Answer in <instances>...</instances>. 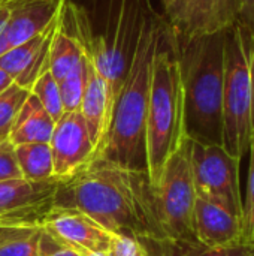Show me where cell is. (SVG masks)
<instances>
[{
  "label": "cell",
  "mask_w": 254,
  "mask_h": 256,
  "mask_svg": "<svg viewBox=\"0 0 254 256\" xmlns=\"http://www.w3.org/2000/svg\"><path fill=\"white\" fill-rule=\"evenodd\" d=\"M7 20H9V10L4 3H0V36L3 34V32L6 28Z\"/></svg>",
  "instance_id": "cell-31"
},
{
  "label": "cell",
  "mask_w": 254,
  "mask_h": 256,
  "mask_svg": "<svg viewBox=\"0 0 254 256\" xmlns=\"http://www.w3.org/2000/svg\"><path fill=\"white\" fill-rule=\"evenodd\" d=\"M37 230H40V228H16V226H3V225H0V246L7 243V242L27 237V236L36 232Z\"/></svg>",
  "instance_id": "cell-29"
},
{
  "label": "cell",
  "mask_w": 254,
  "mask_h": 256,
  "mask_svg": "<svg viewBox=\"0 0 254 256\" xmlns=\"http://www.w3.org/2000/svg\"><path fill=\"white\" fill-rule=\"evenodd\" d=\"M163 24V18L156 16L153 9L147 15L144 14L129 72L112 111L109 130L96 158L124 168L147 171L145 134L151 69Z\"/></svg>",
  "instance_id": "cell-2"
},
{
  "label": "cell",
  "mask_w": 254,
  "mask_h": 256,
  "mask_svg": "<svg viewBox=\"0 0 254 256\" xmlns=\"http://www.w3.org/2000/svg\"><path fill=\"white\" fill-rule=\"evenodd\" d=\"M39 256H81L75 249L58 243L46 231H40L39 238Z\"/></svg>",
  "instance_id": "cell-27"
},
{
  "label": "cell",
  "mask_w": 254,
  "mask_h": 256,
  "mask_svg": "<svg viewBox=\"0 0 254 256\" xmlns=\"http://www.w3.org/2000/svg\"><path fill=\"white\" fill-rule=\"evenodd\" d=\"M254 249L246 244H232V246H217V248H204V246H189L184 248L181 256H250Z\"/></svg>",
  "instance_id": "cell-26"
},
{
  "label": "cell",
  "mask_w": 254,
  "mask_h": 256,
  "mask_svg": "<svg viewBox=\"0 0 254 256\" xmlns=\"http://www.w3.org/2000/svg\"><path fill=\"white\" fill-rule=\"evenodd\" d=\"M4 2H6V0H0V3H4Z\"/></svg>",
  "instance_id": "cell-34"
},
{
  "label": "cell",
  "mask_w": 254,
  "mask_h": 256,
  "mask_svg": "<svg viewBox=\"0 0 254 256\" xmlns=\"http://www.w3.org/2000/svg\"><path fill=\"white\" fill-rule=\"evenodd\" d=\"M30 93L37 98V100L40 102L43 110L51 116V118L54 122H58L61 118V116L64 114V108H63V102H61V94H60L58 82L51 75L49 70L43 72L34 81Z\"/></svg>",
  "instance_id": "cell-21"
},
{
  "label": "cell",
  "mask_w": 254,
  "mask_h": 256,
  "mask_svg": "<svg viewBox=\"0 0 254 256\" xmlns=\"http://www.w3.org/2000/svg\"><path fill=\"white\" fill-rule=\"evenodd\" d=\"M166 252L136 238L114 236V242L108 256H165Z\"/></svg>",
  "instance_id": "cell-23"
},
{
  "label": "cell",
  "mask_w": 254,
  "mask_h": 256,
  "mask_svg": "<svg viewBox=\"0 0 254 256\" xmlns=\"http://www.w3.org/2000/svg\"><path fill=\"white\" fill-rule=\"evenodd\" d=\"M4 36L10 48L43 33L60 15L64 0H6Z\"/></svg>",
  "instance_id": "cell-13"
},
{
  "label": "cell",
  "mask_w": 254,
  "mask_h": 256,
  "mask_svg": "<svg viewBox=\"0 0 254 256\" xmlns=\"http://www.w3.org/2000/svg\"><path fill=\"white\" fill-rule=\"evenodd\" d=\"M13 84V80L9 74H6L3 69H0V93H3L7 87Z\"/></svg>",
  "instance_id": "cell-32"
},
{
  "label": "cell",
  "mask_w": 254,
  "mask_h": 256,
  "mask_svg": "<svg viewBox=\"0 0 254 256\" xmlns=\"http://www.w3.org/2000/svg\"><path fill=\"white\" fill-rule=\"evenodd\" d=\"M81 256H108L106 254H99V252H90V250H84V249H75Z\"/></svg>",
  "instance_id": "cell-33"
},
{
  "label": "cell",
  "mask_w": 254,
  "mask_h": 256,
  "mask_svg": "<svg viewBox=\"0 0 254 256\" xmlns=\"http://www.w3.org/2000/svg\"><path fill=\"white\" fill-rule=\"evenodd\" d=\"M40 231H42V228L27 237L16 238V240L1 244L0 256H39Z\"/></svg>",
  "instance_id": "cell-24"
},
{
  "label": "cell",
  "mask_w": 254,
  "mask_h": 256,
  "mask_svg": "<svg viewBox=\"0 0 254 256\" xmlns=\"http://www.w3.org/2000/svg\"><path fill=\"white\" fill-rule=\"evenodd\" d=\"M48 28L43 33H40V34H37V36H34V38H31V39H28V40H25V42L10 48L6 54H3L0 57V69H3L6 74H9L12 76L13 82L24 74V70L28 68L31 60L34 58L36 52L39 51V48H40L45 36H46Z\"/></svg>",
  "instance_id": "cell-19"
},
{
  "label": "cell",
  "mask_w": 254,
  "mask_h": 256,
  "mask_svg": "<svg viewBox=\"0 0 254 256\" xmlns=\"http://www.w3.org/2000/svg\"><path fill=\"white\" fill-rule=\"evenodd\" d=\"M195 237L199 246L217 248L243 243V218L211 201L196 198L193 214Z\"/></svg>",
  "instance_id": "cell-14"
},
{
  "label": "cell",
  "mask_w": 254,
  "mask_h": 256,
  "mask_svg": "<svg viewBox=\"0 0 254 256\" xmlns=\"http://www.w3.org/2000/svg\"><path fill=\"white\" fill-rule=\"evenodd\" d=\"M61 180L43 182L24 178L0 182V225L42 228L54 208V198Z\"/></svg>",
  "instance_id": "cell-10"
},
{
  "label": "cell",
  "mask_w": 254,
  "mask_h": 256,
  "mask_svg": "<svg viewBox=\"0 0 254 256\" xmlns=\"http://www.w3.org/2000/svg\"><path fill=\"white\" fill-rule=\"evenodd\" d=\"M184 140V99L177 42L163 24L153 58L145 134L147 174L153 189L159 184L168 159Z\"/></svg>",
  "instance_id": "cell-4"
},
{
  "label": "cell",
  "mask_w": 254,
  "mask_h": 256,
  "mask_svg": "<svg viewBox=\"0 0 254 256\" xmlns=\"http://www.w3.org/2000/svg\"><path fill=\"white\" fill-rule=\"evenodd\" d=\"M22 178L18 160L15 156V146L9 141H0V182Z\"/></svg>",
  "instance_id": "cell-25"
},
{
  "label": "cell",
  "mask_w": 254,
  "mask_h": 256,
  "mask_svg": "<svg viewBox=\"0 0 254 256\" xmlns=\"http://www.w3.org/2000/svg\"><path fill=\"white\" fill-rule=\"evenodd\" d=\"M250 256H254V252H253V254H252V255H250Z\"/></svg>",
  "instance_id": "cell-35"
},
{
  "label": "cell",
  "mask_w": 254,
  "mask_h": 256,
  "mask_svg": "<svg viewBox=\"0 0 254 256\" xmlns=\"http://www.w3.org/2000/svg\"><path fill=\"white\" fill-rule=\"evenodd\" d=\"M190 141V166L196 195L243 218L238 165L222 146Z\"/></svg>",
  "instance_id": "cell-8"
},
{
  "label": "cell",
  "mask_w": 254,
  "mask_h": 256,
  "mask_svg": "<svg viewBox=\"0 0 254 256\" xmlns=\"http://www.w3.org/2000/svg\"><path fill=\"white\" fill-rule=\"evenodd\" d=\"M145 2H150V0H145Z\"/></svg>",
  "instance_id": "cell-36"
},
{
  "label": "cell",
  "mask_w": 254,
  "mask_h": 256,
  "mask_svg": "<svg viewBox=\"0 0 254 256\" xmlns=\"http://www.w3.org/2000/svg\"><path fill=\"white\" fill-rule=\"evenodd\" d=\"M54 126L55 122L43 110L37 98L30 93L12 124L7 140L13 146L30 142H49L54 132Z\"/></svg>",
  "instance_id": "cell-16"
},
{
  "label": "cell",
  "mask_w": 254,
  "mask_h": 256,
  "mask_svg": "<svg viewBox=\"0 0 254 256\" xmlns=\"http://www.w3.org/2000/svg\"><path fill=\"white\" fill-rule=\"evenodd\" d=\"M254 130V36L238 21L225 32L223 148L237 160Z\"/></svg>",
  "instance_id": "cell-6"
},
{
  "label": "cell",
  "mask_w": 254,
  "mask_h": 256,
  "mask_svg": "<svg viewBox=\"0 0 254 256\" xmlns=\"http://www.w3.org/2000/svg\"><path fill=\"white\" fill-rule=\"evenodd\" d=\"M145 4L151 6L150 2L145 0H118L115 9H111L109 12L106 30L102 36L93 34L82 9L72 4L66 8L63 4L64 15L69 16L70 22L75 26V32L66 33L78 40L84 54L90 58L103 80L111 111H114L129 72L139 36L142 14H145Z\"/></svg>",
  "instance_id": "cell-5"
},
{
  "label": "cell",
  "mask_w": 254,
  "mask_h": 256,
  "mask_svg": "<svg viewBox=\"0 0 254 256\" xmlns=\"http://www.w3.org/2000/svg\"><path fill=\"white\" fill-rule=\"evenodd\" d=\"M186 138L223 147L225 32L177 40Z\"/></svg>",
  "instance_id": "cell-3"
},
{
  "label": "cell",
  "mask_w": 254,
  "mask_h": 256,
  "mask_svg": "<svg viewBox=\"0 0 254 256\" xmlns=\"http://www.w3.org/2000/svg\"><path fill=\"white\" fill-rule=\"evenodd\" d=\"M162 226L177 248L199 246L195 237L193 214L196 190L190 166V141L186 138L168 159L162 178L154 188Z\"/></svg>",
  "instance_id": "cell-7"
},
{
  "label": "cell",
  "mask_w": 254,
  "mask_h": 256,
  "mask_svg": "<svg viewBox=\"0 0 254 256\" xmlns=\"http://www.w3.org/2000/svg\"><path fill=\"white\" fill-rule=\"evenodd\" d=\"M49 147L52 153L54 177L58 180L70 178L96 156L88 128L79 111L64 112L61 118L55 122Z\"/></svg>",
  "instance_id": "cell-11"
},
{
  "label": "cell",
  "mask_w": 254,
  "mask_h": 256,
  "mask_svg": "<svg viewBox=\"0 0 254 256\" xmlns=\"http://www.w3.org/2000/svg\"><path fill=\"white\" fill-rule=\"evenodd\" d=\"M240 22L254 36V0H241Z\"/></svg>",
  "instance_id": "cell-30"
},
{
  "label": "cell",
  "mask_w": 254,
  "mask_h": 256,
  "mask_svg": "<svg viewBox=\"0 0 254 256\" xmlns=\"http://www.w3.org/2000/svg\"><path fill=\"white\" fill-rule=\"evenodd\" d=\"M54 207L79 210L114 236L136 238L165 252L177 248L162 226L147 171L94 158L60 182Z\"/></svg>",
  "instance_id": "cell-1"
},
{
  "label": "cell",
  "mask_w": 254,
  "mask_h": 256,
  "mask_svg": "<svg viewBox=\"0 0 254 256\" xmlns=\"http://www.w3.org/2000/svg\"><path fill=\"white\" fill-rule=\"evenodd\" d=\"M250 166H249V183H247V198L243 204V225L254 213V130L250 140Z\"/></svg>",
  "instance_id": "cell-28"
},
{
  "label": "cell",
  "mask_w": 254,
  "mask_h": 256,
  "mask_svg": "<svg viewBox=\"0 0 254 256\" xmlns=\"http://www.w3.org/2000/svg\"><path fill=\"white\" fill-rule=\"evenodd\" d=\"M85 82H87V57L84 54L79 64L61 81H58L64 112L79 111Z\"/></svg>",
  "instance_id": "cell-20"
},
{
  "label": "cell",
  "mask_w": 254,
  "mask_h": 256,
  "mask_svg": "<svg viewBox=\"0 0 254 256\" xmlns=\"http://www.w3.org/2000/svg\"><path fill=\"white\" fill-rule=\"evenodd\" d=\"M28 96L30 90L22 88L15 82L0 93V141L7 140L12 124Z\"/></svg>",
  "instance_id": "cell-22"
},
{
  "label": "cell",
  "mask_w": 254,
  "mask_h": 256,
  "mask_svg": "<svg viewBox=\"0 0 254 256\" xmlns=\"http://www.w3.org/2000/svg\"><path fill=\"white\" fill-rule=\"evenodd\" d=\"M165 24L177 40L222 33L240 21L241 0H163Z\"/></svg>",
  "instance_id": "cell-9"
},
{
  "label": "cell",
  "mask_w": 254,
  "mask_h": 256,
  "mask_svg": "<svg viewBox=\"0 0 254 256\" xmlns=\"http://www.w3.org/2000/svg\"><path fill=\"white\" fill-rule=\"evenodd\" d=\"M15 156L24 180L43 182L54 177V164L49 142L15 146Z\"/></svg>",
  "instance_id": "cell-17"
},
{
  "label": "cell",
  "mask_w": 254,
  "mask_h": 256,
  "mask_svg": "<svg viewBox=\"0 0 254 256\" xmlns=\"http://www.w3.org/2000/svg\"><path fill=\"white\" fill-rule=\"evenodd\" d=\"M79 112L85 120L97 156L102 150L106 134L109 130L112 111L108 102L106 86L88 57H87V82H85Z\"/></svg>",
  "instance_id": "cell-15"
},
{
  "label": "cell",
  "mask_w": 254,
  "mask_h": 256,
  "mask_svg": "<svg viewBox=\"0 0 254 256\" xmlns=\"http://www.w3.org/2000/svg\"><path fill=\"white\" fill-rule=\"evenodd\" d=\"M82 56H84V51L81 45L78 44L75 38L66 33L58 18V26L54 33L51 51H49L48 70L58 82L79 64Z\"/></svg>",
  "instance_id": "cell-18"
},
{
  "label": "cell",
  "mask_w": 254,
  "mask_h": 256,
  "mask_svg": "<svg viewBox=\"0 0 254 256\" xmlns=\"http://www.w3.org/2000/svg\"><path fill=\"white\" fill-rule=\"evenodd\" d=\"M58 243L72 249L109 254L114 234L108 232L91 218L75 208L54 207L42 226Z\"/></svg>",
  "instance_id": "cell-12"
}]
</instances>
